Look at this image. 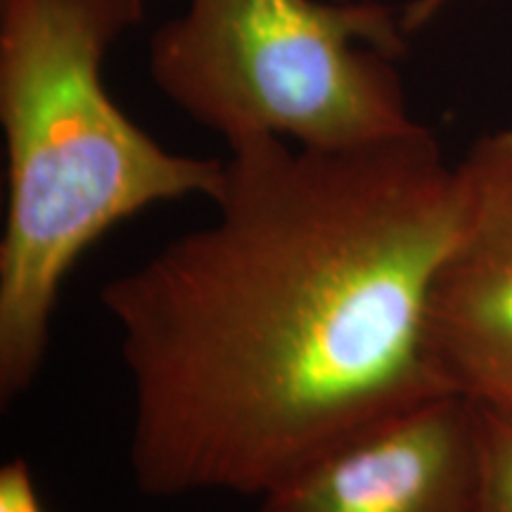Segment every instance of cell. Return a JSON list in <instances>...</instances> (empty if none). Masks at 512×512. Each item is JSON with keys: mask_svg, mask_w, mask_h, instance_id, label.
Here are the masks:
<instances>
[{"mask_svg": "<svg viewBox=\"0 0 512 512\" xmlns=\"http://www.w3.org/2000/svg\"><path fill=\"white\" fill-rule=\"evenodd\" d=\"M228 152L214 221L100 290L147 496L259 498L448 394L427 311L463 195L432 133L349 150L247 138Z\"/></svg>", "mask_w": 512, "mask_h": 512, "instance_id": "1", "label": "cell"}, {"mask_svg": "<svg viewBox=\"0 0 512 512\" xmlns=\"http://www.w3.org/2000/svg\"><path fill=\"white\" fill-rule=\"evenodd\" d=\"M147 0H0V126L8 214L0 240V399L34 384L60 287L117 223L211 200L223 159L159 145L105 88L107 53Z\"/></svg>", "mask_w": 512, "mask_h": 512, "instance_id": "2", "label": "cell"}, {"mask_svg": "<svg viewBox=\"0 0 512 512\" xmlns=\"http://www.w3.org/2000/svg\"><path fill=\"white\" fill-rule=\"evenodd\" d=\"M401 12L377 0H188L155 31L150 76L226 145L349 150L415 133L396 60Z\"/></svg>", "mask_w": 512, "mask_h": 512, "instance_id": "3", "label": "cell"}, {"mask_svg": "<svg viewBox=\"0 0 512 512\" xmlns=\"http://www.w3.org/2000/svg\"><path fill=\"white\" fill-rule=\"evenodd\" d=\"M456 166L463 202L432 285L430 356L448 392L512 406V126Z\"/></svg>", "mask_w": 512, "mask_h": 512, "instance_id": "4", "label": "cell"}, {"mask_svg": "<svg viewBox=\"0 0 512 512\" xmlns=\"http://www.w3.org/2000/svg\"><path fill=\"white\" fill-rule=\"evenodd\" d=\"M256 512H479L477 403L439 394L339 441Z\"/></svg>", "mask_w": 512, "mask_h": 512, "instance_id": "5", "label": "cell"}, {"mask_svg": "<svg viewBox=\"0 0 512 512\" xmlns=\"http://www.w3.org/2000/svg\"><path fill=\"white\" fill-rule=\"evenodd\" d=\"M475 403L479 512H512V406Z\"/></svg>", "mask_w": 512, "mask_h": 512, "instance_id": "6", "label": "cell"}, {"mask_svg": "<svg viewBox=\"0 0 512 512\" xmlns=\"http://www.w3.org/2000/svg\"><path fill=\"white\" fill-rule=\"evenodd\" d=\"M0 512H46L27 460L17 458L0 467Z\"/></svg>", "mask_w": 512, "mask_h": 512, "instance_id": "7", "label": "cell"}, {"mask_svg": "<svg viewBox=\"0 0 512 512\" xmlns=\"http://www.w3.org/2000/svg\"><path fill=\"white\" fill-rule=\"evenodd\" d=\"M453 3H456V0H411V3H406V8L401 10L403 29H406L408 36L425 29L427 24L434 22V19H437L446 8H451Z\"/></svg>", "mask_w": 512, "mask_h": 512, "instance_id": "8", "label": "cell"}]
</instances>
